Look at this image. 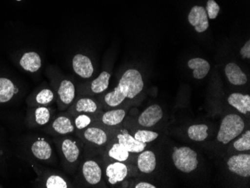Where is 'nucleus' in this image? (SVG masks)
<instances>
[{
	"instance_id": "20",
	"label": "nucleus",
	"mask_w": 250,
	"mask_h": 188,
	"mask_svg": "<svg viewBox=\"0 0 250 188\" xmlns=\"http://www.w3.org/2000/svg\"><path fill=\"white\" fill-rule=\"evenodd\" d=\"M75 126L70 118L65 116H60L53 121L52 128L57 134L65 135L74 131Z\"/></svg>"
},
{
	"instance_id": "24",
	"label": "nucleus",
	"mask_w": 250,
	"mask_h": 188,
	"mask_svg": "<svg viewBox=\"0 0 250 188\" xmlns=\"http://www.w3.org/2000/svg\"><path fill=\"white\" fill-rule=\"evenodd\" d=\"M208 127L206 125H193L188 128V137L193 141H205L208 137Z\"/></svg>"
},
{
	"instance_id": "34",
	"label": "nucleus",
	"mask_w": 250,
	"mask_h": 188,
	"mask_svg": "<svg viewBox=\"0 0 250 188\" xmlns=\"http://www.w3.org/2000/svg\"><path fill=\"white\" fill-rule=\"evenodd\" d=\"M220 6L217 2H215L214 0H208V1L206 11H207L208 17L210 19H216L219 12H220Z\"/></svg>"
},
{
	"instance_id": "14",
	"label": "nucleus",
	"mask_w": 250,
	"mask_h": 188,
	"mask_svg": "<svg viewBox=\"0 0 250 188\" xmlns=\"http://www.w3.org/2000/svg\"><path fill=\"white\" fill-rule=\"evenodd\" d=\"M83 137L88 143L101 146L108 141V135L103 129L98 127H88L83 132Z\"/></svg>"
},
{
	"instance_id": "36",
	"label": "nucleus",
	"mask_w": 250,
	"mask_h": 188,
	"mask_svg": "<svg viewBox=\"0 0 250 188\" xmlns=\"http://www.w3.org/2000/svg\"><path fill=\"white\" fill-rule=\"evenodd\" d=\"M136 188H156L154 185H151V184L147 183V182H142L140 183L137 184L135 186Z\"/></svg>"
},
{
	"instance_id": "1",
	"label": "nucleus",
	"mask_w": 250,
	"mask_h": 188,
	"mask_svg": "<svg viewBox=\"0 0 250 188\" xmlns=\"http://www.w3.org/2000/svg\"><path fill=\"white\" fill-rule=\"evenodd\" d=\"M245 123L238 115L229 114L225 116L220 124L217 139L224 145L238 137L244 131Z\"/></svg>"
},
{
	"instance_id": "7",
	"label": "nucleus",
	"mask_w": 250,
	"mask_h": 188,
	"mask_svg": "<svg viewBox=\"0 0 250 188\" xmlns=\"http://www.w3.org/2000/svg\"><path fill=\"white\" fill-rule=\"evenodd\" d=\"M128 175V168L123 162H116L109 164L106 168V175L108 182L114 185L119 182H123Z\"/></svg>"
},
{
	"instance_id": "2",
	"label": "nucleus",
	"mask_w": 250,
	"mask_h": 188,
	"mask_svg": "<svg viewBox=\"0 0 250 188\" xmlns=\"http://www.w3.org/2000/svg\"><path fill=\"white\" fill-rule=\"evenodd\" d=\"M117 87L127 99H133L143 91V77L137 70H127L124 73Z\"/></svg>"
},
{
	"instance_id": "9",
	"label": "nucleus",
	"mask_w": 250,
	"mask_h": 188,
	"mask_svg": "<svg viewBox=\"0 0 250 188\" xmlns=\"http://www.w3.org/2000/svg\"><path fill=\"white\" fill-rule=\"evenodd\" d=\"M82 173L87 183L97 185L102 179V169L96 161L89 160L83 164Z\"/></svg>"
},
{
	"instance_id": "21",
	"label": "nucleus",
	"mask_w": 250,
	"mask_h": 188,
	"mask_svg": "<svg viewBox=\"0 0 250 188\" xmlns=\"http://www.w3.org/2000/svg\"><path fill=\"white\" fill-rule=\"evenodd\" d=\"M125 117H126V111L125 109H112L102 115L101 122L106 126H116L120 125Z\"/></svg>"
},
{
	"instance_id": "5",
	"label": "nucleus",
	"mask_w": 250,
	"mask_h": 188,
	"mask_svg": "<svg viewBox=\"0 0 250 188\" xmlns=\"http://www.w3.org/2000/svg\"><path fill=\"white\" fill-rule=\"evenodd\" d=\"M188 21L199 33H202L208 29V17L206 10L203 7H192L188 16Z\"/></svg>"
},
{
	"instance_id": "32",
	"label": "nucleus",
	"mask_w": 250,
	"mask_h": 188,
	"mask_svg": "<svg viewBox=\"0 0 250 188\" xmlns=\"http://www.w3.org/2000/svg\"><path fill=\"white\" fill-rule=\"evenodd\" d=\"M54 99V94L53 91L49 88H44L38 93L36 95V100L39 104L47 105L51 103Z\"/></svg>"
},
{
	"instance_id": "25",
	"label": "nucleus",
	"mask_w": 250,
	"mask_h": 188,
	"mask_svg": "<svg viewBox=\"0 0 250 188\" xmlns=\"http://www.w3.org/2000/svg\"><path fill=\"white\" fill-rule=\"evenodd\" d=\"M108 157L119 162H125L130 157V152L125 149L119 143H114L108 151Z\"/></svg>"
},
{
	"instance_id": "19",
	"label": "nucleus",
	"mask_w": 250,
	"mask_h": 188,
	"mask_svg": "<svg viewBox=\"0 0 250 188\" xmlns=\"http://www.w3.org/2000/svg\"><path fill=\"white\" fill-rule=\"evenodd\" d=\"M31 151L34 156L41 161H47L50 159L53 153L50 143L44 140H39L35 142L31 147Z\"/></svg>"
},
{
	"instance_id": "35",
	"label": "nucleus",
	"mask_w": 250,
	"mask_h": 188,
	"mask_svg": "<svg viewBox=\"0 0 250 188\" xmlns=\"http://www.w3.org/2000/svg\"><path fill=\"white\" fill-rule=\"evenodd\" d=\"M241 57L244 59L250 58V41L248 40L246 42L244 47L241 50Z\"/></svg>"
},
{
	"instance_id": "10",
	"label": "nucleus",
	"mask_w": 250,
	"mask_h": 188,
	"mask_svg": "<svg viewBox=\"0 0 250 188\" xmlns=\"http://www.w3.org/2000/svg\"><path fill=\"white\" fill-rule=\"evenodd\" d=\"M117 140L118 143L130 153L138 154L144 151L146 147V143L136 140L127 130H123L122 133L118 134Z\"/></svg>"
},
{
	"instance_id": "30",
	"label": "nucleus",
	"mask_w": 250,
	"mask_h": 188,
	"mask_svg": "<svg viewBox=\"0 0 250 188\" xmlns=\"http://www.w3.org/2000/svg\"><path fill=\"white\" fill-rule=\"evenodd\" d=\"M233 146L237 151H244L250 150V131L247 130L241 138L234 141Z\"/></svg>"
},
{
	"instance_id": "23",
	"label": "nucleus",
	"mask_w": 250,
	"mask_h": 188,
	"mask_svg": "<svg viewBox=\"0 0 250 188\" xmlns=\"http://www.w3.org/2000/svg\"><path fill=\"white\" fill-rule=\"evenodd\" d=\"M98 106L96 102L92 98H82L79 99L74 105V110L76 113H95L98 111Z\"/></svg>"
},
{
	"instance_id": "18",
	"label": "nucleus",
	"mask_w": 250,
	"mask_h": 188,
	"mask_svg": "<svg viewBox=\"0 0 250 188\" xmlns=\"http://www.w3.org/2000/svg\"><path fill=\"white\" fill-rule=\"evenodd\" d=\"M21 67L31 73L36 72L42 67L40 56L35 52L25 53L20 61Z\"/></svg>"
},
{
	"instance_id": "8",
	"label": "nucleus",
	"mask_w": 250,
	"mask_h": 188,
	"mask_svg": "<svg viewBox=\"0 0 250 188\" xmlns=\"http://www.w3.org/2000/svg\"><path fill=\"white\" fill-rule=\"evenodd\" d=\"M72 65L76 74L84 79L90 78L93 74V64L91 60L85 55H76L73 59Z\"/></svg>"
},
{
	"instance_id": "28",
	"label": "nucleus",
	"mask_w": 250,
	"mask_h": 188,
	"mask_svg": "<svg viewBox=\"0 0 250 188\" xmlns=\"http://www.w3.org/2000/svg\"><path fill=\"white\" fill-rule=\"evenodd\" d=\"M35 119L39 125H47L50 120V109L45 106H39L35 112Z\"/></svg>"
},
{
	"instance_id": "13",
	"label": "nucleus",
	"mask_w": 250,
	"mask_h": 188,
	"mask_svg": "<svg viewBox=\"0 0 250 188\" xmlns=\"http://www.w3.org/2000/svg\"><path fill=\"white\" fill-rule=\"evenodd\" d=\"M157 159L156 155L151 151H143L137 159V167L143 173H151L156 169Z\"/></svg>"
},
{
	"instance_id": "26",
	"label": "nucleus",
	"mask_w": 250,
	"mask_h": 188,
	"mask_svg": "<svg viewBox=\"0 0 250 188\" xmlns=\"http://www.w3.org/2000/svg\"><path fill=\"white\" fill-rule=\"evenodd\" d=\"M110 74L106 71H103L99 77L94 80L91 84V91L95 94L102 93L109 87Z\"/></svg>"
},
{
	"instance_id": "17",
	"label": "nucleus",
	"mask_w": 250,
	"mask_h": 188,
	"mask_svg": "<svg viewBox=\"0 0 250 188\" xmlns=\"http://www.w3.org/2000/svg\"><path fill=\"white\" fill-rule=\"evenodd\" d=\"M188 67L193 70V77L196 79L202 80L208 74L210 66L207 60L201 58L192 59L188 62Z\"/></svg>"
},
{
	"instance_id": "15",
	"label": "nucleus",
	"mask_w": 250,
	"mask_h": 188,
	"mask_svg": "<svg viewBox=\"0 0 250 188\" xmlns=\"http://www.w3.org/2000/svg\"><path fill=\"white\" fill-rule=\"evenodd\" d=\"M225 73L228 81L233 85H242L247 84V75L235 63H229L226 66Z\"/></svg>"
},
{
	"instance_id": "37",
	"label": "nucleus",
	"mask_w": 250,
	"mask_h": 188,
	"mask_svg": "<svg viewBox=\"0 0 250 188\" xmlns=\"http://www.w3.org/2000/svg\"><path fill=\"white\" fill-rule=\"evenodd\" d=\"M18 1H21V0H18Z\"/></svg>"
},
{
	"instance_id": "27",
	"label": "nucleus",
	"mask_w": 250,
	"mask_h": 188,
	"mask_svg": "<svg viewBox=\"0 0 250 188\" xmlns=\"http://www.w3.org/2000/svg\"><path fill=\"white\" fill-rule=\"evenodd\" d=\"M126 99V97L119 90L117 86L112 92H108L104 96L105 103L110 107H117L120 106Z\"/></svg>"
},
{
	"instance_id": "12",
	"label": "nucleus",
	"mask_w": 250,
	"mask_h": 188,
	"mask_svg": "<svg viewBox=\"0 0 250 188\" xmlns=\"http://www.w3.org/2000/svg\"><path fill=\"white\" fill-rule=\"evenodd\" d=\"M61 150L63 157L67 163L74 164L78 161L81 150L74 140L68 138L63 140L61 144Z\"/></svg>"
},
{
	"instance_id": "3",
	"label": "nucleus",
	"mask_w": 250,
	"mask_h": 188,
	"mask_svg": "<svg viewBox=\"0 0 250 188\" xmlns=\"http://www.w3.org/2000/svg\"><path fill=\"white\" fill-rule=\"evenodd\" d=\"M172 158L175 167L185 173L194 171L199 165L197 153L189 147L174 148Z\"/></svg>"
},
{
	"instance_id": "33",
	"label": "nucleus",
	"mask_w": 250,
	"mask_h": 188,
	"mask_svg": "<svg viewBox=\"0 0 250 188\" xmlns=\"http://www.w3.org/2000/svg\"><path fill=\"white\" fill-rule=\"evenodd\" d=\"M91 123H92V119L85 113L78 115L74 120V125L78 130H84L88 127Z\"/></svg>"
},
{
	"instance_id": "31",
	"label": "nucleus",
	"mask_w": 250,
	"mask_h": 188,
	"mask_svg": "<svg viewBox=\"0 0 250 188\" xmlns=\"http://www.w3.org/2000/svg\"><path fill=\"white\" fill-rule=\"evenodd\" d=\"M45 186L47 188H67V182L60 175H52L47 178Z\"/></svg>"
},
{
	"instance_id": "6",
	"label": "nucleus",
	"mask_w": 250,
	"mask_h": 188,
	"mask_svg": "<svg viewBox=\"0 0 250 188\" xmlns=\"http://www.w3.org/2000/svg\"><path fill=\"white\" fill-rule=\"evenodd\" d=\"M163 109L157 104H153L140 115L138 123L143 127H153L160 122L163 118Z\"/></svg>"
},
{
	"instance_id": "16",
	"label": "nucleus",
	"mask_w": 250,
	"mask_h": 188,
	"mask_svg": "<svg viewBox=\"0 0 250 188\" xmlns=\"http://www.w3.org/2000/svg\"><path fill=\"white\" fill-rule=\"evenodd\" d=\"M228 103L237 111L246 115L250 112V96L241 93H233L228 97Z\"/></svg>"
},
{
	"instance_id": "22",
	"label": "nucleus",
	"mask_w": 250,
	"mask_h": 188,
	"mask_svg": "<svg viewBox=\"0 0 250 188\" xmlns=\"http://www.w3.org/2000/svg\"><path fill=\"white\" fill-rule=\"evenodd\" d=\"M18 92L13 83L7 78H0V103H6Z\"/></svg>"
},
{
	"instance_id": "29",
	"label": "nucleus",
	"mask_w": 250,
	"mask_h": 188,
	"mask_svg": "<svg viewBox=\"0 0 250 188\" xmlns=\"http://www.w3.org/2000/svg\"><path fill=\"white\" fill-rule=\"evenodd\" d=\"M158 136V133L157 132L147 130H138L135 133L133 137L136 140L147 144V143H151L155 140Z\"/></svg>"
},
{
	"instance_id": "4",
	"label": "nucleus",
	"mask_w": 250,
	"mask_h": 188,
	"mask_svg": "<svg viewBox=\"0 0 250 188\" xmlns=\"http://www.w3.org/2000/svg\"><path fill=\"white\" fill-rule=\"evenodd\" d=\"M229 169L233 173L244 178L250 176V155L240 154L231 157L227 162Z\"/></svg>"
},
{
	"instance_id": "11",
	"label": "nucleus",
	"mask_w": 250,
	"mask_h": 188,
	"mask_svg": "<svg viewBox=\"0 0 250 188\" xmlns=\"http://www.w3.org/2000/svg\"><path fill=\"white\" fill-rule=\"evenodd\" d=\"M75 86L71 81L64 80L60 84L58 89L59 103L62 107L68 106L74 102L75 98Z\"/></svg>"
}]
</instances>
